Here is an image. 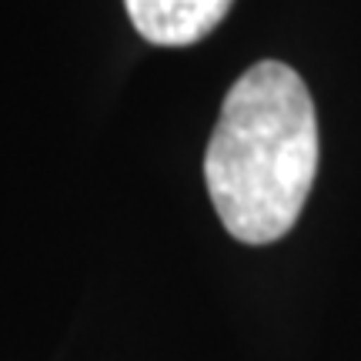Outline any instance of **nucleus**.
I'll list each match as a JSON object with an SVG mask.
<instances>
[{"label":"nucleus","instance_id":"1","mask_svg":"<svg viewBox=\"0 0 361 361\" xmlns=\"http://www.w3.org/2000/svg\"><path fill=\"white\" fill-rule=\"evenodd\" d=\"M318 174V114L305 80L261 61L234 80L204 151V184L224 231L271 245L298 224Z\"/></svg>","mask_w":361,"mask_h":361},{"label":"nucleus","instance_id":"2","mask_svg":"<svg viewBox=\"0 0 361 361\" xmlns=\"http://www.w3.org/2000/svg\"><path fill=\"white\" fill-rule=\"evenodd\" d=\"M234 0H124L134 30L157 47L204 40L228 17Z\"/></svg>","mask_w":361,"mask_h":361}]
</instances>
